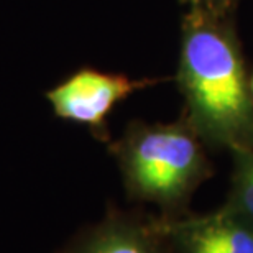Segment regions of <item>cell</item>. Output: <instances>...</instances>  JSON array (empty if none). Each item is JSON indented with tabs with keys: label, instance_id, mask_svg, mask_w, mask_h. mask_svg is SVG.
Here are the masks:
<instances>
[{
	"label": "cell",
	"instance_id": "obj_4",
	"mask_svg": "<svg viewBox=\"0 0 253 253\" xmlns=\"http://www.w3.org/2000/svg\"><path fill=\"white\" fill-rule=\"evenodd\" d=\"M56 253H178L163 217L110 206L97 224L81 229Z\"/></svg>",
	"mask_w": 253,
	"mask_h": 253
},
{
	"label": "cell",
	"instance_id": "obj_2",
	"mask_svg": "<svg viewBox=\"0 0 253 253\" xmlns=\"http://www.w3.org/2000/svg\"><path fill=\"white\" fill-rule=\"evenodd\" d=\"M107 146L126 197L156 206L166 219L189 214L192 194L214 174L209 148L183 115L169 124L133 120Z\"/></svg>",
	"mask_w": 253,
	"mask_h": 253
},
{
	"label": "cell",
	"instance_id": "obj_7",
	"mask_svg": "<svg viewBox=\"0 0 253 253\" xmlns=\"http://www.w3.org/2000/svg\"><path fill=\"white\" fill-rule=\"evenodd\" d=\"M186 7H202L220 13H235L239 0H179Z\"/></svg>",
	"mask_w": 253,
	"mask_h": 253
},
{
	"label": "cell",
	"instance_id": "obj_5",
	"mask_svg": "<svg viewBox=\"0 0 253 253\" xmlns=\"http://www.w3.org/2000/svg\"><path fill=\"white\" fill-rule=\"evenodd\" d=\"M163 224L178 253H253V225L224 206L201 215L163 217Z\"/></svg>",
	"mask_w": 253,
	"mask_h": 253
},
{
	"label": "cell",
	"instance_id": "obj_1",
	"mask_svg": "<svg viewBox=\"0 0 253 253\" xmlns=\"http://www.w3.org/2000/svg\"><path fill=\"white\" fill-rule=\"evenodd\" d=\"M176 84L183 117L209 150L253 148V94L235 13L188 7Z\"/></svg>",
	"mask_w": 253,
	"mask_h": 253
},
{
	"label": "cell",
	"instance_id": "obj_6",
	"mask_svg": "<svg viewBox=\"0 0 253 253\" xmlns=\"http://www.w3.org/2000/svg\"><path fill=\"white\" fill-rule=\"evenodd\" d=\"M234 171L224 207L253 225V148L230 151Z\"/></svg>",
	"mask_w": 253,
	"mask_h": 253
},
{
	"label": "cell",
	"instance_id": "obj_8",
	"mask_svg": "<svg viewBox=\"0 0 253 253\" xmlns=\"http://www.w3.org/2000/svg\"><path fill=\"white\" fill-rule=\"evenodd\" d=\"M250 89H252V94H253V73L250 76Z\"/></svg>",
	"mask_w": 253,
	"mask_h": 253
},
{
	"label": "cell",
	"instance_id": "obj_3",
	"mask_svg": "<svg viewBox=\"0 0 253 253\" xmlns=\"http://www.w3.org/2000/svg\"><path fill=\"white\" fill-rule=\"evenodd\" d=\"M166 81L131 79L125 74L100 73L84 68L71 74L68 79L49 89L46 99L56 117L87 126L89 131L102 143H110L107 119L119 102L145 87H151Z\"/></svg>",
	"mask_w": 253,
	"mask_h": 253
}]
</instances>
